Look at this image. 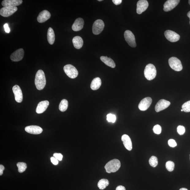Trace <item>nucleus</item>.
Masks as SVG:
<instances>
[{"label": "nucleus", "instance_id": "obj_1", "mask_svg": "<svg viewBox=\"0 0 190 190\" xmlns=\"http://www.w3.org/2000/svg\"><path fill=\"white\" fill-rule=\"evenodd\" d=\"M35 82L37 89L41 90L44 88L46 81L43 71L40 70L37 71L35 76Z\"/></svg>", "mask_w": 190, "mask_h": 190}, {"label": "nucleus", "instance_id": "obj_2", "mask_svg": "<svg viewBox=\"0 0 190 190\" xmlns=\"http://www.w3.org/2000/svg\"><path fill=\"white\" fill-rule=\"evenodd\" d=\"M120 161L115 159L109 161L104 166V168L107 172L111 173L117 172L120 169Z\"/></svg>", "mask_w": 190, "mask_h": 190}, {"label": "nucleus", "instance_id": "obj_3", "mask_svg": "<svg viewBox=\"0 0 190 190\" xmlns=\"http://www.w3.org/2000/svg\"><path fill=\"white\" fill-rule=\"evenodd\" d=\"M157 71L155 66L153 64H149L145 68V77L148 80H151L155 78L156 75Z\"/></svg>", "mask_w": 190, "mask_h": 190}, {"label": "nucleus", "instance_id": "obj_4", "mask_svg": "<svg viewBox=\"0 0 190 190\" xmlns=\"http://www.w3.org/2000/svg\"><path fill=\"white\" fill-rule=\"evenodd\" d=\"M64 70L68 77L71 79H74L78 77V72L75 66L70 64L66 65L64 66Z\"/></svg>", "mask_w": 190, "mask_h": 190}, {"label": "nucleus", "instance_id": "obj_5", "mask_svg": "<svg viewBox=\"0 0 190 190\" xmlns=\"http://www.w3.org/2000/svg\"><path fill=\"white\" fill-rule=\"evenodd\" d=\"M169 64L170 67L173 70L177 71H181L182 70L183 66L181 61L176 57H172L169 59Z\"/></svg>", "mask_w": 190, "mask_h": 190}, {"label": "nucleus", "instance_id": "obj_6", "mask_svg": "<svg viewBox=\"0 0 190 190\" xmlns=\"http://www.w3.org/2000/svg\"><path fill=\"white\" fill-rule=\"evenodd\" d=\"M104 22L102 20L99 19L95 21L92 27V32L93 34L98 35L101 34L104 29Z\"/></svg>", "mask_w": 190, "mask_h": 190}, {"label": "nucleus", "instance_id": "obj_7", "mask_svg": "<svg viewBox=\"0 0 190 190\" xmlns=\"http://www.w3.org/2000/svg\"><path fill=\"white\" fill-rule=\"evenodd\" d=\"M124 36L126 41L130 46L136 47V44L135 36L133 33L129 30H127L124 32Z\"/></svg>", "mask_w": 190, "mask_h": 190}, {"label": "nucleus", "instance_id": "obj_8", "mask_svg": "<svg viewBox=\"0 0 190 190\" xmlns=\"http://www.w3.org/2000/svg\"><path fill=\"white\" fill-rule=\"evenodd\" d=\"M17 10L16 7H4L0 10V15L4 17H8L13 15Z\"/></svg>", "mask_w": 190, "mask_h": 190}, {"label": "nucleus", "instance_id": "obj_9", "mask_svg": "<svg viewBox=\"0 0 190 190\" xmlns=\"http://www.w3.org/2000/svg\"><path fill=\"white\" fill-rule=\"evenodd\" d=\"M165 35L166 39L171 42H176L180 39V36L179 34L170 30L165 31Z\"/></svg>", "mask_w": 190, "mask_h": 190}, {"label": "nucleus", "instance_id": "obj_10", "mask_svg": "<svg viewBox=\"0 0 190 190\" xmlns=\"http://www.w3.org/2000/svg\"><path fill=\"white\" fill-rule=\"evenodd\" d=\"M180 2L179 0H168L164 4V11L168 12L172 10L177 6Z\"/></svg>", "mask_w": 190, "mask_h": 190}, {"label": "nucleus", "instance_id": "obj_11", "mask_svg": "<svg viewBox=\"0 0 190 190\" xmlns=\"http://www.w3.org/2000/svg\"><path fill=\"white\" fill-rule=\"evenodd\" d=\"M152 100L150 97H146L140 102L139 105V108L140 110L145 111L150 106L152 103Z\"/></svg>", "mask_w": 190, "mask_h": 190}, {"label": "nucleus", "instance_id": "obj_12", "mask_svg": "<svg viewBox=\"0 0 190 190\" xmlns=\"http://www.w3.org/2000/svg\"><path fill=\"white\" fill-rule=\"evenodd\" d=\"M24 51L22 48L19 49L12 54L11 60L14 62H18L22 60L24 56Z\"/></svg>", "mask_w": 190, "mask_h": 190}, {"label": "nucleus", "instance_id": "obj_13", "mask_svg": "<svg viewBox=\"0 0 190 190\" xmlns=\"http://www.w3.org/2000/svg\"><path fill=\"white\" fill-rule=\"evenodd\" d=\"M170 104L169 101L165 99H161L156 104L155 110L156 112H158L167 108Z\"/></svg>", "mask_w": 190, "mask_h": 190}, {"label": "nucleus", "instance_id": "obj_14", "mask_svg": "<svg viewBox=\"0 0 190 190\" xmlns=\"http://www.w3.org/2000/svg\"><path fill=\"white\" fill-rule=\"evenodd\" d=\"M137 13L141 14L145 11L149 6V3L146 0H140L137 4Z\"/></svg>", "mask_w": 190, "mask_h": 190}, {"label": "nucleus", "instance_id": "obj_15", "mask_svg": "<svg viewBox=\"0 0 190 190\" xmlns=\"http://www.w3.org/2000/svg\"><path fill=\"white\" fill-rule=\"evenodd\" d=\"M13 92L15 95V101L18 103L22 101L23 97L22 90L20 86L16 85L13 88Z\"/></svg>", "mask_w": 190, "mask_h": 190}, {"label": "nucleus", "instance_id": "obj_16", "mask_svg": "<svg viewBox=\"0 0 190 190\" xmlns=\"http://www.w3.org/2000/svg\"><path fill=\"white\" fill-rule=\"evenodd\" d=\"M25 130L27 132L34 135L40 134L43 131L41 127L36 125H31L26 127Z\"/></svg>", "mask_w": 190, "mask_h": 190}, {"label": "nucleus", "instance_id": "obj_17", "mask_svg": "<svg viewBox=\"0 0 190 190\" xmlns=\"http://www.w3.org/2000/svg\"><path fill=\"white\" fill-rule=\"evenodd\" d=\"M51 14L48 11L44 10L40 13L37 17V20L40 23H44L50 18Z\"/></svg>", "mask_w": 190, "mask_h": 190}, {"label": "nucleus", "instance_id": "obj_18", "mask_svg": "<svg viewBox=\"0 0 190 190\" xmlns=\"http://www.w3.org/2000/svg\"><path fill=\"white\" fill-rule=\"evenodd\" d=\"M22 3V0H4L2 1V4L3 7H16Z\"/></svg>", "mask_w": 190, "mask_h": 190}, {"label": "nucleus", "instance_id": "obj_19", "mask_svg": "<svg viewBox=\"0 0 190 190\" xmlns=\"http://www.w3.org/2000/svg\"><path fill=\"white\" fill-rule=\"evenodd\" d=\"M84 21L82 18H77L72 26V30L75 32L79 31L84 27Z\"/></svg>", "mask_w": 190, "mask_h": 190}, {"label": "nucleus", "instance_id": "obj_20", "mask_svg": "<svg viewBox=\"0 0 190 190\" xmlns=\"http://www.w3.org/2000/svg\"><path fill=\"white\" fill-rule=\"evenodd\" d=\"M122 140L125 148L128 150H131L132 149V146L131 140L130 137L127 135H124L122 137Z\"/></svg>", "mask_w": 190, "mask_h": 190}, {"label": "nucleus", "instance_id": "obj_21", "mask_svg": "<svg viewBox=\"0 0 190 190\" xmlns=\"http://www.w3.org/2000/svg\"><path fill=\"white\" fill-rule=\"evenodd\" d=\"M49 102L47 101H43L38 104L36 109V112L38 114L42 113L46 110L49 105Z\"/></svg>", "mask_w": 190, "mask_h": 190}, {"label": "nucleus", "instance_id": "obj_22", "mask_svg": "<svg viewBox=\"0 0 190 190\" xmlns=\"http://www.w3.org/2000/svg\"><path fill=\"white\" fill-rule=\"evenodd\" d=\"M72 42L74 46L77 49L81 48L84 43L82 38L79 36H76L74 37Z\"/></svg>", "mask_w": 190, "mask_h": 190}, {"label": "nucleus", "instance_id": "obj_23", "mask_svg": "<svg viewBox=\"0 0 190 190\" xmlns=\"http://www.w3.org/2000/svg\"><path fill=\"white\" fill-rule=\"evenodd\" d=\"M101 60L106 65L112 68L115 67L116 64L114 61L110 58L107 56H102L101 57Z\"/></svg>", "mask_w": 190, "mask_h": 190}, {"label": "nucleus", "instance_id": "obj_24", "mask_svg": "<svg viewBox=\"0 0 190 190\" xmlns=\"http://www.w3.org/2000/svg\"><path fill=\"white\" fill-rule=\"evenodd\" d=\"M47 40L49 43L51 44H53L55 40V35L54 30L51 28L50 27L48 30Z\"/></svg>", "mask_w": 190, "mask_h": 190}, {"label": "nucleus", "instance_id": "obj_25", "mask_svg": "<svg viewBox=\"0 0 190 190\" xmlns=\"http://www.w3.org/2000/svg\"><path fill=\"white\" fill-rule=\"evenodd\" d=\"M101 85V80L99 78H95L92 81L91 85V89L93 90L98 89L100 87Z\"/></svg>", "mask_w": 190, "mask_h": 190}, {"label": "nucleus", "instance_id": "obj_26", "mask_svg": "<svg viewBox=\"0 0 190 190\" xmlns=\"http://www.w3.org/2000/svg\"><path fill=\"white\" fill-rule=\"evenodd\" d=\"M109 182L107 179H101L99 180L98 183V187L99 189L103 190L108 186Z\"/></svg>", "mask_w": 190, "mask_h": 190}, {"label": "nucleus", "instance_id": "obj_27", "mask_svg": "<svg viewBox=\"0 0 190 190\" xmlns=\"http://www.w3.org/2000/svg\"><path fill=\"white\" fill-rule=\"evenodd\" d=\"M68 101L66 99H63L61 101L59 106V109L60 110L63 112L67 110L68 108Z\"/></svg>", "mask_w": 190, "mask_h": 190}, {"label": "nucleus", "instance_id": "obj_28", "mask_svg": "<svg viewBox=\"0 0 190 190\" xmlns=\"http://www.w3.org/2000/svg\"><path fill=\"white\" fill-rule=\"evenodd\" d=\"M19 173H22L25 172L27 168L26 163L24 162H18L17 164Z\"/></svg>", "mask_w": 190, "mask_h": 190}, {"label": "nucleus", "instance_id": "obj_29", "mask_svg": "<svg viewBox=\"0 0 190 190\" xmlns=\"http://www.w3.org/2000/svg\"><path fill=\"white\" fill-rule=\"evenodd\" d=\"M150 165L153 167H155L158 164V159L155 156L151 157L149 160Z\"/></svg>", "mask_w": 190, "mask_h": 190}, {"label": "nucleus", "instance_id": "obj_30", "mask_svg": "<svg viewBox=\"0 0 190 190\" xmlns=\"http://www.w3.org/2000/svg\"><path fill=\"white\" fill-rule=\"evenodd\" d=\"M165 167L169 172H172L174 169V163L172 161H168L166 163Z\"/></svg>", "mask_w": 190, "mask_h": 190}, {"label": "nucleus", "instance_id": "obj_31", "mask_svg": "<svg viewBox=\"0 0 190 190\" xmlns=\"http://www.w3.org/2000/svg\"><path fill=\"white\" fill-rule=\"evenodd\" d=\"M182 108L184 112H190V101H187L183 104Z\"/></svg>", "mask_w": 190, "mask_h": 190}, {"label": "nucleus", "instance_id": "obj_32", "mask_svg": "<svg viewBox=\"0 0 190 190\" xmlns=\"http://www.w3.org/2000/svg\"><path fill=\"white\" fill-rule=\"evenodd\" d=\"M116 120V118L115 115L112 114H108L107 116V120L109 122L114 123L115 122Z\"/></svg>", "mask_w": 190, "mask_h": 190}, {"label": "nucleus", "instance_id": "obj_33", "mask_svg": "<svg viewBox=\"0 0 190 190\" xmlns=\"http://www.w3.org/2000/svg\"><path fill=\"white\" fill-rule=\"evenodd\" d=\"M153 131L155 134H160L162 131V128L160 125H156L153 127Z\"/></svg>", "mask_w": 190, "mask_h": 190}, {"label": "nucleus", "instance_id": "obj_34", "mask_svg": "<svg viewBox=\"0 0 190 190\" xmlns=\"http://www.w3.org/2000/svg\"><path fill=\"white\" fill-rule=\"evenodd\" d=\"M185 128L184 127L181 125H179L177 127V132L180 135H184L185 132Z\"/></svg>", "mask_w": 190, "mask_h": 190}, {"label": "nucleus", "instance_id": "obj_35", "mask_svg": "<svg viewBox=\"0 0 190 190\" xmlns=\"http://www.w3.org/2000/svg\"><path fill=\"white\" fill-rule=\"evenodd\" d=\"M169 145L172 148H174L177 146V143L175 140L173 139H170L168 141Z\"/></svg>", "mask_w": 190, "mask_h": 190}, {"label": "nucleus", "instance_id": "obj_36", "mask_svg": "<svg viewBox=\"0 0 190 190\" xmlns=\"http://www.w3.org/2000/svg\"><path fill=\"white\" fill-rule=\"evenodd\" d=\"M54 157L58 161H61L62 160L63 155L60 153H54L53 155Z\"/></svg>", "mask_w": 190, "mask_h": 190}, {"label": "nucleus", "instance_id": "obj_37", "mask_svg": "<svg viewBox=\"0 0 190 190\" xmlns=\"http://www.w3.org/2000/svg\"><path fill=\"white\" fill-rule=\"evenodd\" d=\"M51 162L53 164V165H57L58 164V160L55 158L54 157H51Z\"/></svg>", "mask_w": 190, "mask_h": 190}, {"label": "nucleus", "instance_id": "obj_38", "mask_svg": "<svg viewBox=\"0 0 190 190\" xmlns=\"http://www.w3.org/2000/svg\"><path fill=\"white\" fill-rule=\"evenodd\" d=\"M5 31L6 33H9L10 32V28H9L8 24H6L4 25Z\"/></svg>", "mask_w": 190, "mask_h": 190}, {"label": "nucleus", "instance_id": "obj_39", "mask_svg": "<svg viewBox=\"0 0 190 190\" xmlns=\"http://www.w3.org/2000/svg\"><path fill=\"white\" fill-rule=\"evenodd\" d=\"M112 1L116 5H118L120 4L122 2V0H112Z\"/></svg>", "mask_w": 190, "mask_h": 190}, {"label": "nucleus", "instance_id": "obj_40", "mask_svg": "<svg viewBox=\"0 0 190 190\" xmlns=\"http://www.w3.org/2000/svg\"><path fill=\"white\" fill-rule=\"evenodd\" d=\"M4 169L5 168L3 165H0V175L1 176L3 174V171Z\"/></svg>", "mask_w": 190, "mask_h": 190}, {"label": "nucleus", "instance_id": "obj_41", "mask_svg": "<svg viewBox=\"0 0 190 190\" xmlns=\"http://www.w3.org/2000/svg\"><path fill=\"white\" fill-rule=\"evenodd\" d=\"M116 190H126V189L124 186H119L116 188Z\"/></svg>", "mask_w": 190, "mask_h": 190}, {"label": "nucleus", "instance_id": "obj_42", "mask_svg": "<svg viewBox=\"0 0 190 190\" xmlns=\"http://www.w3.org/2000/svg\"><path fill=\"white\" fill-rule=\"evenodd\" d=\"M187 16L190 18V11H189V12L187 13Z\"/></svg>", "mask_w": 190, "mask_h": 190}, {"label": "nucleus", "instance_id": "obj_43", "mask_svg": "<svg viewBox=\"0 0 190 190\" xmlns=\"http://www.w3.org/2000/svg\"><path fill=\"white\" fill-rule=\"evenodd\" d=\"M179 190H188V189L186 188H183L180 189Z\"/></svg>", "mask_w": 190, "mask_h": 190}, {"label": "nucleus", "instance_id": "obj_44", "mask_svg": "<svg viewBox=\"0 0 190 190\" xmlns=\"http://www.w3.org/2000/svg\"><path fill=\"white\" fill-rule=\"evenodd\" d=\"M188 3L189 4V5L190 6V0H189V1H188Z\"/></svg>", "mask_w": 190, "mask_h": 190}, {"label": "nucleus", "instance_id": "obj_45", "mask_svg": "<svg viewBox=\"0 0 190 190\" xmlns=\"http://www.w3.org/2000/svg\"><path fill=\"white\" fill-rule=\"evenodd\" d=\"M98 1L101 2V1H102V0H98Z\"/></svg>", "mask_w": 190, "mask_h": 190}, {"label": "nucleus", "instance_id": "obj_46", "mask_svg": "<svg viewBox=\"0 0 190 190\" xmlns=\"http://www.w3.org/2000/svg\"><path fill=\"white\" fill-rule=\"evenodd\" d=\"M181 111H183V110L182 109V110H181Z\"/></svg>", "mask_w": 190, "mask_h": 190}]
</instances>
